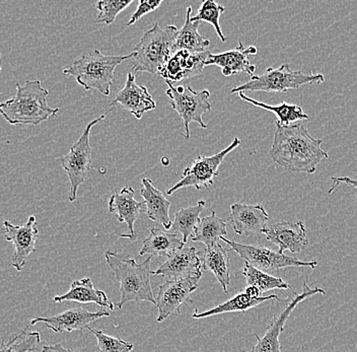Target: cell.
<instances>
[{
	"label": "cell",
	"instance_id": "ac0fdd59",
	"mask_svg": "<svg viewBox=\"0 0 357 352\" xmlns=\"http://www.w3.org/2000/svg\"><path fill=\"white\" fill-rule=\"evenodd\" d=\"M121 105L122 108L132 114L134 117L140 120L144 114L156 109V102L149 93L146 86L136 84L135 75L132 72L127 75L124 88L116 95L111 106Z\"/></svg>",
	"mask_w": 357,
	"mask_h": 352
},
{
	"label": "cell",
	"instance_id": "1f68e13d",
	"mask_svg": "<svg viewBox=\"0 0 357 352\" xmlns=\"http://www.w3.org/2000/svg\"><path fill=\"white\" fill-rule=\"evenodd\" d=\"M225 12V8L218 2L206 0V1H203L202 6H200L196 15L191 17V21L199 22V23L206 22V23L211 24L222 42H225L227 38L223 35L220 24V15Z\"/></svg>",
	"mask_w": 357,
	"mask_h": 352
},
{
	"label": "cell",
	"instance_id": "8d00e7d4",
	"mask_svg": "<svg viewBox=\"0 0 357 352\" xmlns=\"http://www.w3.org/2000/svg\"><path fill=\"white\" fill-rule=\"evenodd\" d=\"M332 186L330 188L329 194H331L335 191V189L339 186V185L344 183L346 185H349L352 188H356L357 190V177L356 178H350V177H332ZM357 200V198H356Z\"/></svg>",
	"mask_w": 357,
	"mask_h": 352
},
{
	"label": "cell",
	"instance_id": "30bf717a",
	"mask_svg": "<svg viewBox=\"0 0 357 352\" xmlns=\"http://www.w3.org/2000/svg\"><path fill=\"white\" fill-rule=\"evenodd\" d=\"M202 271L178 280H167L158 287L156 305L158 316L156 321L164 322L169 316L181 315V309L191 303V295L198 289Z\"/></svg>",
	"mask_w": 357,
	"mask_h": 352
},
{
	"label": "cell",
	"instance_id": "8992f818",
	"mask_svg": "<svg viewBox=\"0 0 357 352\" xmlns=\"http://www.w3.org/2000/svg\"><path fill=\"white\" fill-rule=\"evenodd\" d=\"M325 82L322 73H303L290 69L289 63L282 64L279 68H267L262 75H254L249 82L234 88L231 93L244 91H267V93H287L298 90L307 84H321Z\"/></svg>",
	"mask_w": 357,
	"mask_h": 352
},
{
	"label": "cell",
	"instance_id": "2e32d148",
	"mask_svg": "<svg viewBox=\"0 0 357 352\" xmlns=\"http://www.w3.org/2000/svg\"><path fill=\"white\" fill-rule=\"evenodd\" d=\"M268 242L278 247V253L284 251L301 253L309 247L307 227L303 222H278L267 226L264 231Z\"/></svg>",
	"mask_w": 357,
	"mask_h": 352
},
{
	"label": "cell",
	"instance_id": "ab89813d",
	"mask_svg": "<svg viewBox=\"0 0 357 352\" xmlns=\"http://www.w3.org/2000/svg\"><path fill=\"white\" fill-rule=\"evenodd\" d=\"M0 59H1V55H0ZM1 70H2L1 64H0V72H1Z\"/></svg>",
	"mask_w": 357,
	"mask_h": 352
},
{
	"label": "cell",
	"instance_id": "74e56055",
	"mask_svg": "<svg viewBox=\"0 0 357 352\" xmlns=\"http://www.w3.org/2000/svg\"><path fill=\"white\" fill-rule=\"evenodd\" d=\"M41 352H75V351H73V349H67L66 347L63 346V345L60 344V343H58V344L54 345H45L43 346V349H42Z\"/></svg>",
	"mask_w": 357,
	"mask_h": 352
},
{
	"label": "cell",
	"instance_id": "4316f807",
	"mask_svg": "<svg viewBox=\"0 0 357 352\" xmlns=\"http://www.w3.org/2000/svg\"><path fill=\"white\" fill-rule=\"evenodd\" d=\"M267 300H279L278 296L271 295L268 296H260V298H252L244 293H238V296L227 300L220 306L212 307L208 311L199 313L198 309H195V313L192 315L193 319H203L213 317V316L220 315L223 313H234V312H245L248 309H252L262 304V303L267 302Z\"/></svg>",
	"mask_w": 357,
	"mask_h": 352
},
{
	"label": "cell",
	"instance_id": "603a6c76",
	"mask_svg": "<svg viewBox=\"0 0 357 352\" xmlns=\"http://www.w3.org/2000/svg\"><path fill=\"white\" fill-rule=\"evenodd\" d=\"M140 195L144 198L149 220L162 224L167 231L171 229L173 224L169 218L171 202L165 197L164 194L155 188L151 180L146 178L142 179Z\"/></svg>",
	"mask_w": 357,
	"mask_h": 352
},
{
	"label": "cell",
	"instance_id": "5b68a950",
	"mask_svg": "<svg viewBox=\"0 0 357 352\" xmlns=\"http://www.w3.org/2000/svg\"><path fill=\"white\" fill-rule=\"evenodd\" d=\"M133 57V52L121 56L102 55L99 49L84 54L73 62L70 68L63 70L64 75L75 77L84 90H97L102 95H110L115 69L125 60Z\"/></svg>",
	"mask_w": 357,
	"mask_h": 352
},
{
	"label": "cell",
	"instance_id": "836d02e7",
	"mask_svg": "<svg viewBox=\"0 0 357 352\" xmlns=\"http://www.w3.org/2000/svg\"><path fill=\"white\" fill-rule=\"evenodd\" d=\"M132 0H102L98 2L97 8L99 10V15L96 22L98 24L110 26L115 22L117 15L132 4Z\"/></svg>",
	"mask_w": 357,
	"mask_h": 352
},
{
	"label": "cell",
	"instance_id": "7402d4cb",
	"mask_svg": "<svg viewBox=\"0 0 357 352\" xmlns=\"http://www.w3.org/2000/svg\"><path fill=\"white\" fill-rule=\"evenodd\" d=\"M54 303L77 302L82 304L99 305L104 309L114 311L115 306L109 300L108 296L102 291L97 289L95 284L91 282V278L86 277L82 280H75L70 285V289L62 296H57L54 298Z\"/></svg>",
	"mask_w": 357,
	"mask_h": 352
},
{
	"label": "cell",
	"instance_id": "277c9868",
	"mask_svg": "<svg viewBox=\"0 0 357 352\" xmlns=\"http://www.w3.org/2000/svg\"><path fill=\"white\" fill-rule=\"evenodd\" d=\"M178 30L175 26L162 29L155 24L144 33L139 43L134 47L131 68L135 72L158 75L169 57L174 54Z\"/></svg>",
	"mask_w": 357,
	"mask_h": 352
},
{
	"label": "cell",
	"instance_id": "d6986e66",
	"mask_svg": "<svg viewBox=\"0 0 357 352\" xmlns=\"http://www.w3.org/2000/svg\"><path fill=\"white\" fill-rule=\"evenodd\" d=\"M135 191L132 187H124L119 193L113 194L109 200V211L117 215L119 222H125L130 233L122 234L121 238L130 240L137 239V233L134 229V224L139 217L142 211H146L144 202H138L134 198Z\"/></svg>",
	"mask_w": 357,
	"mask_h": 352
},
{
	"label": "cell",
	"instance_id": "f1b7e54d",
	"mask_svg": "<svg viewBox=\"0 0 357 352\" xmlns=\"http://www.w3.org/2000/svg\"><path fill=\"white\" fill-rule=\"evenodd\" d=\"M227 235V224L212 211L211 215L200 218L192 240L203 243L206 247L216 244L218 240Z\"/></svg>",
	"mask_w": 357,
	"mask_h": 352
},
{
	"label": "cell",
	"instance_id": "44dd1931",
	"mask_svg": "<svg viewBox=\"0 0 357 352\" xmlns=\"http://www.w3.org/2000/svg\"><path fill=\"white\" fill-rule=\"evenodd\" d=\"M199 271H202V261L197 249L192 247L176 252L155 271H151V274L167 278V280H173L187 277Z\"/></svg>",
	"mask_w": 357,
	"mask_h": 352
},
{
	"label": "cell",
	"instance_id": "d6a6232c",
	"mask_svg": "<svg viewBox=\"0 0 357 352\" xmlns=\"http://www.w3.org/2000/svg\"><path fill=\"white\" fill-rule=\"evenodd\" d=\"M29 327L8 342L0 344V352H33L41 343L39 332H28Z\"/></svg>",
	"mask_w": 357,
	"mask_h": 352
},
{
	"label": "cell",
	"instance_id": "9a60e30c",
	"mask_svg": "<svg viewBox=\"0 0 357 352\" xmlns=\"http://www.w3.org/2000/svg\"><path fill=\"white\" fill-rule=\"evenodd\" d=\"M211 54L208 50L201 53L177 51L169 57L158 75L172 84L183 79H191L203 72L205 63Z\"/></svg>",
	"mask_w": 357,
	"mask_h": 352
},
{
	"label": "cell",
	"instance_id": "e575fe53",
	"mask_svg": "<svg viewBox=\"0 0 357 352\" xmlns=\"http://www.w3.org/2000/svg\"><path fill=\"white\" fill-rule=\"evenodd\" d=\"M88 330L97 338V349L99 352H131L133 351V343L107 335L104 332L91 329V327Z\"/></svg>",
	"mask_w": 357,
	"mask_h": 352
},
{
	"label": "cell",
	"instance_id": "9c48e42d",
	"mask_svg": "<svg viewBox=\"0 0 357 352\" xmlns=\"http://www.w3.org/2000/svg\"><path fill=\"white\" fill-rule=\"evenodd\" d=\"M225 244L231 247L245 262L249 263L258 270L265 273H278L287 267H303V268H316L318 266L317 260L312 261H301L298 258L289 257L278 251L272 250L264 246H252V245L240 244L227 238H220Z\"/></svg>",
	"mask_w": 357,
	"mask_h": 352
},
{
	"label": "cell",
	"instance_id": "7a4b0ae2",
	"mask_svg": "<svg viewBox=\"0 0 357 352\" xmlns=\"http://www.w3.org/2000/svg\"><path fill=\"white\" fill-rule=\"evenodd\" d=\"M15 97L0 102V115L10 125H39L59 112L48 104L49 91L40 80L17 82Z\"/></svg>",
	"mask_w": 357,
	"mask_h": 352
},
{
	"label": "cell",
	"instance_id": "8fae6325",
	"mask_svg": "<svg viewBox=\"0 0 357 352\" xmlns=\"http://www.w3.org/2000/svg\"><path fill=\"white\" fill-rule=\"evenodd\" d=\"M241 144V140L238 137L234 138L233 142L227 146V148L222 149L216 155L211 157H204L199 155L188 168L185 169L183 171L182 179L180 180L171 189L167 191V195L172 196L176 191L187 187H194V188L200 190L202 187L213 186L214 179L218 176V169L225 157L234 149L238 148Z\"/></svg>",
	"mask_w": 357,
	"mask_h": 352
},
{
	"label": "cell",
	"instance_id": "f546056e",
	"mask_svg": "<svg viewBox=\"0 0 357 352\" xmlns=\"http://www.w3.org/2000/svg\"><path fill=\"white\" fill-rule=\"evenodd\" d=\"M206 206L204 200H200L194 206L186 207L175 213L173 224H172V233H180L183 236V243L186 244L189 237H193L194 231L200 222V213Z\"/></svg>",
	"mask_w": 357,
	"mask_h": 352
},
{
	"label": "cell",
	"instance_id": "e0dca14e",
	"mask_svg": "<svg viewBox=\"0 0 357 352\" xmlns=\"http://www.w3.org/2000/svg\"><path fill=\"white\" fill-rule=\"evenodd\" d=\"M268 220L269 215L262 205L234 204L227 222L233 227L236 235L249 236L264 234Z\"/></svg>",
	"mask_w": 357,
	"mask_h": 352
},
{
	"label": "cell",
	"instance_id": "d590c367",
	"mask_svg": "<svg viewBox=\"0 0 357 352\" xmlns=\"http://www.w3.org/2000/svg\"><path fill=\"white\" fill-rule=\"evenodd\" d=\"M162 3V0H142V1L139 2L137 10L133 13L127 26H132V24L137 23V22L139 21L142 17H144L145 15H147V13L155 12L156 8H160Z\"/></svg>",
	"mask_w": 357,
	"mask_h": 352
},
{
	"label": "cell",
	"instance_id": "5bb4252c",
	"mask_svg": "<svg viewBox=\"0 0 357 352\" xmlns=\"http://www.w3.org/2000/svg\"><path fill=\"white\" fill-rule=\"evenodd\" d=\"M109 316H110V312L102 307L98 312H89L79 307L67 309L52 317L35 318L31 321L30 326H36L42 323L46 328L50 329L54 333H63V332L71 333V332L89 329L93 323Z\"/></svg>",
	"mask_w": 357,
	"mask_h": 352
},
{
	"label": "cell",
	"instance_id": "7c38bea8",
	"mask_svg": "<svg viewBox=\"0 0 357 352\" xmlns=\"http://www.w3.org/2000/svg\"><path fill=\"white\" fill-rule=\"evenodd\" d=\"M292 293H294V298L289 300V304L278 316H275L270 321L264 336L260 337L258 334L254 333V336L257 338L256 344L254 345L251 351H243V352H281V343L279 338L284 329L285 323L289 320L290 314L294 312L298 304L307 300L310 296L318 295V293L326 295V291L324 289H319V287L311 289L307 282H303V293L301 295L296 293L294 289H292Z\"/></svg>",
	"mask_w": 357,
	"mask_h": 352
},
{
	"label": "cell",
	"instance_id": "3957f363",
	"mask_svg": "<svg viewBox=\"0 0 357 352\" xmlns=\"http://www.w3.org/2000/svg\"><path fill=\"white\" fill-rule=\"evenodd\" d=\"M105 258L120 284V298L118 307L122 309L128 302H149L156 305L151 282V263L153 256L144 262L119 255L114 251H107Z\"/></svg>",
	"mask_w": 357,
	"mask_h": 352
},
{
	"label": "cell",
	"instance_id": "484cf974",
	"mask_svg": "<svg viewBox=\"0 0 357 352\" xmlns=\"http://www.w3.org/2000/svg\"><path fill=\"white\" fill-rule=\"evenodd\" d=\"M192 8H187L186 22L178 32L176 38L174 53L177 51H188L191 53H201L207 51L211 41L198 32L199 22H192Z\"/></svg>",
	"mask_w": 357,
	"mask_h": 352
},
{
	"label": "cell",
	"instance_id": "ba28073f",
	"mask_svg": "<svg viewBox=\"0 0 357 352\" xmlns=\"http://www.w3.org/2000/svg\"><path fill=\"white\" fill-rule=\"evenodd\" d=\"M169 89L166 91L172 108L178 113L184 122L186 139L190 138V123L196 122L201 128L206 129V124L203 121V115L211 112V104L209 102L211 93L208 90H203L198 93L191 86L187 88L178 86L175 88L171 82H166Z\"/></svg>",
	"mask_w": 357,
	"mask_h": 352
},
{
	"label": "cell",
	"instance_id": "83f0119b",
	"mask_svg": "<svg viewBox=\"0 0 357 352\" xmlns=\"http://www.w3.org/2000/svg\"><path fill=\"white\" fill-rule=\"evenodd\" d=\"M238 95L243 101L250 102L253 106L259 107V108L275 114L276 117H278V122L281 125L289 126L294 124V122L310 119L309 116L303 112V108L298 106V105L287 104V102H282L281 104L276 105V106H271V105L251 99V98L247 97L245 93H238Z\"/></svg>",
	"mask_w": 357,
	"mask_h": 352
},
{
	"label": "cell",
	"instance_id": "4dcf8cb0",
	"mask_svg": "<svg viewBox=\"0 0 357 352\" xmlns=\"http://www.w3.org/2000/svg\"><path fill=\"white\" fill-rule=\"evenodd\" d=\"M243 275L247 282V286H255L259 289L261 295L268 291H272V289H290L292 291V287L280 277H275V276L258 270L255 267L245 261Z\"/></svg>",
	"mask_w": 357,
	"mask_h": 352
},
{
	"label": "cell",
	"instance_id": "f35d334b",
	"mask_svg": "<svg viewBox=\"0 0 357 352\" xmlns=\"http://www.w3.org/2000/svg\"><path fill=\"white\" fill-rule=\"evenodd\" d=\"M245 293H248L250 296H252V298H260V296H262L260 291H259V289H256L255 286L245 287Z\"/></svg>",
	"mask_w": 357,
	"mask_h": 352
},
{
	"label": "cell",
	"instance_id": "4fadbf2b",
	"mask_svg": "<svg viewBox=\"0 0 357 352\" xmlns=\"http://www.w3.org/2000/svg\"><path fill=\"white\" fill-rule=\"evenodd\" d=\"M4 238L15 247L11 256V265L15 270L21 273L31 254L36 252V242L39 238L37 218L30 216L28 222L22 226H15L10 220H4Z\"/></svg>",
	"mask_w": 357,
	"mask_h": 352
},
{
	"label": "cell",
	"instance_id": "d4e9b609",
	"mask_svg": "<svg viewBox=\"0 0 357 352\" xmlns=\"http://www.w3.org/2000/svg\"><path fill=\"white\" fill-rule=\"evenodd\" d=\"M184 245L177 234L167 233L153 227L149 229V236L144 240L139 255L166 256L169 258L184 248Z\"/></svg>",
	"mask_w": 357,
	"mask_h": 352
},
{
	"label": "cell",
	"instance_id": "cb8c5ba5",
	"mask_svg": "<svg viewBox=\"0 0 357 352\" xmlns=\"http://www.w3.org/2000/svg\"><path fill=\"white\" fill-rule=\"evenodd\" d=\"M227 251L222 245L216 243L205 248L202 259V269L214 274L225 293L229 291L231 280V261Z\"/></svg>",
	"mask_w": 357,
	"mask_h": 352
},
{
	"label": "cell",
	"instance_id": "6da1fadb",
	"mask_svg": "<svg viewBox=\"0 0 357 352\" xmlns=\"http://www.w3.org/2000/svg\"><path fill=\"white\" fill-rule=\"evenodd\" d=\"M269 155L274 162L289 171L314 174L329 155L322 149L323 139L314 138L301 123L284 126L275 122Z\"/></svg>",
	"mask_w": 357,
	"mask_h": 352
},
{
	"label": "cell",
	"instance_id": "ffe728a7",
	"mask_svg": "<svg viewBox=\"0 0 357 352\" xmlns=\"http://www.w3.org/2000/svg\"><path fill=\"white\" fill-rule=\"evenodd\" d=\"M258 49L255 46H250L245 48L242 42L233 50L220 53V54L209 55L205 66H216L222 68V75L225 77L238 75L240 72H245L250 77H254L256 71V66L250 62V56L256 55Z\"/></svg>",
	"mask_w": 357,
	"mask_h": 352
},
{
	"label": "cell",
	"instance_id": "52a82bcc",
	"mask_svg": "<svg viewBox=\"0 0 357 352\" xmlns=\"http://www.w3.org/2000/svg\"><path fill=\"white\" fill-rule=\"evenodd\" d=\"M111 111L112 109L97 119L89 122L77 141L71 146L69 153L64 157L60 158L61 167L66 171L70 182L68 195V200L70 202H75L77 200L78 188L80 185L86 182L88 174L91 170V146L89 142L91 129L100 122L104 121L105 118Z\"/></svg>",
	"mask_w": 357,
	"mask_h": 352
}]
</instances>
